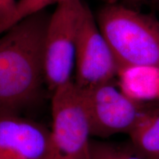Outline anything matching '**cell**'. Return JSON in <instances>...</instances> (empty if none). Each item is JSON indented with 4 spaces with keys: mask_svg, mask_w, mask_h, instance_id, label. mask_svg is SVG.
Here are the masks:
<instances>
[{
    "mask_svg": "<svg viewBox=\"0 0 159 159\" xmlns=\"http://www.w3.org/2000/svg\"><path fill=\"white\" fill-rule=\"evenodd\" d=\"M49 18L41 11L0 35V114H15L45 82L43 41Z\"/></svg>",
    "mask_w": 159,
    "mask_h": 159,
    "instance_id": "1",
    "label": "cell"
},
{
    "mask_svg": "<svg viewBox=\"0 0 159 159\" xmlns=\"http://www.w3.org/2000/svg\"><path fill=\"white\" fill-rule=\"evenodd\" d=\"M119 69L129 66L159 69V22L125 6L112 2L96 18Z\"/></svg>",
    "mask_w": 159,
    "mask_h": 159,
    "instance_id": "2",
    "label": "cell"
},
{
    "mask_svg": "<svg viewBox=\"0 0 159 159\" xmlns=\"http://www.w3.org/2000/svg\"><path fill=\"white\" fill-rule=\"evenodd\" d=\"M83 5L81 0L59 4L49 18L43 41V74L52 91L73 80Z\"/></svg>",
    "mask_w": 159,
    "mask_h": 159,
    "instance_id": "3",
    "label": "cell"
},
{
    "mask_svg": "<svg viewBox=\"0 0 159 159\" xmlns=\"http://www.w3.org/2000/svg\"><path fill=\"white\" fill-rule=\"evenodd\" d=\"M52 127L55 148L62 153L91 159L90 125L82 91L73 80L52 91Z\"/></svg>",
    "mask_w": 159,
    "mask_h": 159,
    "instance_id": "4",
    "label": "cell"
},
{
    "mask_svg": "<svg viewBox=\"0 0 159 159\" xmlns=\"http://www.w3.org/2000/svg\"><path fill=\"white\" fill-rule=\"evenodd\" d=\"M119 66L88 5L83 3L80 17L73 81L81 89L112 82Z\"/></svg>",
    "mask_w": 159,
    "mask_h": 159,
    "instance_id": "5",
    "label": "cell"
},
{
    "mask_svg": "<svg viewBox=\"0 0 159 159\" xmlns=\"http://www.w3.org/2000/svg\"><path fill=\"white\" fill-rule=\"evenodd\" d=\"M81 91L91 136L105 138L128 134L144 108V105L129 98L112 82Z\"/></svg>",
    "mask_w": 159,
    "mask_h": 159,
    "instance_id": "6",
    "label": "cell"
},
{
    "mask_svg": "<svg viewBox=\"0 0 159 159\" xmlns=\"http://www.w3.org/2000/svg\"><path fill=\"white\" fill-rule=\"evenodd\" d=\"M50 131L15 114H0V159H48Z\"/></svg>",
    "mask_w": 159,
    "mask_h": 159,
    "instance_id": "7",
    "label": "cell"
},
{
    "mask_svg": "<svg viewBox=\"0 0 159 159\" xmlns=\"http://www.w3.org/2000/svg\"><path fill=\"white\" fill-rule=\"evenodd\" d=\"M118 87L135 102L159 103V69L152 66L120 68L117 76Z\"/></svg>",
    "mask_w": 159,
    "mask_h": 159,
    "instance_id": "8",
    "label": "cell"
},
{
    "mask_svg": "<svg viewBox=\"0 0 159 159\" xmlns=\"http://www.w3.org/2000/svg\"><path fill=\"white\" fill-rule=\"evenodd\" d=\"M128 134L139 153L147 159H159V104L144 107Z\"/></svg>",
    "mask_w": 159,
    "mask_h": 159,
    "instance_id": "9",
    "label": "cell"
},
{
    "mask_svg": "<svg viewBox=\"0 0 159 159\" xmlns=\"http://www.w3.org/2000/svg\"><path fill=\"white\" fill-rule=\"evenodd\" d=\"M70 0H18L16 10L7 22L0 27V35L25 18L43 11L50 5H57Z\"/></svg>",
    "mask_w": 159,
    "mask_h": 159,
    "instance_id": "10",
    "label": "cell"
},
{
    "mask_svg": "<svg viewBox=\"0 0 159 159\" xmlns=\"http://www.w3.org/2000/svg\"><path fill=\"white\" fill-rule=\"evenodd\" d=\"M91 159H147L139 153L132 145L121 148L105 143H91Z\"/></svg>",
    "mask_w": 159,
    "mask_h": 159,
    "instance_id": "11",
    "label": "cell"
},
{
    "mask_svg": "<svg viewBox=\"0 0 159 159\" xmlns=\"http://www.w3.org/2000/svg\"><path fill=\"white\" fill-rule=\"evenodd\" d=\"M18 0H0V27L12 16Z\"/></svg>",
    "mask_w": 159,
    "mask_h": 159,
    "instance_id": "12",
    "label": "cell"
},
{
    "mask_svg": "<svg viewBox=\"0 0 159 159\" xmlns=\"http://www.w3.org/2000/svg\"><path fill=\"white\" fill-rule=\"evenodd\" d=\"M48 159H85L83 158H80V157L69 156V155H66L64 153H62L60 151H58L56 149H54L52 151V154L49 156Z\"/></svg>",
    "mask_w": 159,
    "mask_h": 159,
    "instance_id": "13",
    "label": "cell"
},
{
    "mask_svg": "<svg viewBox=\"0 0 159 159\" xmlns=\"http://www.w3.org/2000/svg\"><path fill=\"white\" fill-rule=\"evenodd\" d=\"M130 1H134V2H136V1H141V0H130Z\"/></svg>",
    "mask_w": 159,
    "mask_h": 159,
    "instance_id": "14",
    "label": "cell"
},
{
    "mask_svg": "<svg viewBox=\"0 0 159 159\" xmlns=\"http://www.w3.org/2000/svg\"><path fill=\"white\" fill-rule=\"evenodd\" d=\"M109 1H110V2H111V1H112V0H109Z\"/></svg>",
    "mask_w": 159,
    "mask_h": 159,
    "instance_id": "15",
    "label": "cell"
}]
</instances>
